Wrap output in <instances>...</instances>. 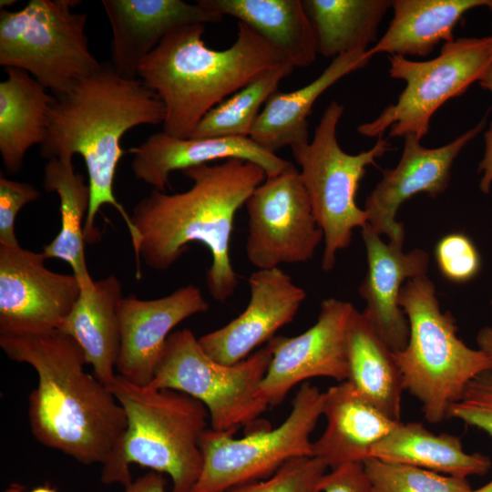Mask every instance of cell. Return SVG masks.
I'll list each match as a JSON object with an SVG mask.
<instances>
[{"label": "cell", "instance_id": "obj_31", "mask_svg": "<svg viewBox=\"0 0 492 492\" xmlns=\"http://www.w3.org/2000/svg\"><path fill=\"white\" fill-rule=\"evenodd\" d=\"M294 67H273L211 108L199 122L190 138L250 137L270 97Z\"/></svg>", "mask_w": 492, "mask_h": 492}, {"label": "cell", "instance_id": "obj_28", "mask_svg": "<svg viewBox=\"0 0 492 492\" xmlns=\"http://www.w3.org/2000/svg\"><path fill=\"white\" fill-rule=\"evenodd\" d=\"M370 457L460 477L484 476L492 466L488 456L466 453L458 436L434 434L415 422L398 421L372 448Z\"/></svg>", "mask_w": 492, "mask_h": 492}, {"label": "cell", "instance_id": "obj_22", "mask_svg": "<svg viewBox=\"0 0 492 492\" xmlns=\"http://www.w3.org/2000/svg\"><path fill=\"white\" fill-rule=\"evenodd\" d=\"M368 50H355L333 59L314 80L293 91H276L263 106L250 138L265 149H291L308 143V117L318 97L345 76L365 67Z\"/></svg>", "mask_w": 492, "mask_h": 492}, {"label": "cell", "instance_id": "obj_12", "mask_svg": "<svg viewBox=\"0 0 492 492\" xmlns=\"http://www.w3.org/2000/svg\"><path fill=\"white\" fill-rule=\"evenodd\" d=\"M246 255L258 270L313 259L323 232L315 220L299 169L293 164L267 177L245 203Z\"/></svg>", "mask_w": 492, "mask_h": 492}, {"label": "cell", "instance_id": "obj_30", "mask_svg": "<svg viewBox=\"0 0 492 492\" xmlns=\"http://www.w3.org/2000/svg\"><path fill=\"white\" fill-rule=\"evenodd\" d=\"M313 25L318 54L335 58L368 50L392 0H302Z\"/></svg>", "mask_w": 492, "mask_h": 492}, {"label": "cell", "instance_id": "obj_6", "mask_svg": "<svg viewBox=\"0 0 492 492\" xmlns=\"http://www.w3.org/2000/svg\"><path fill=\"white\" fill-rule=\"evenodd\" d=\"M399 305L409 323L407 345L395 353L404 390L421 403L429 423L439 424L466 385L492 371V357L457 337L456 320L450 312L441 311L435 285L426 275L405 282Z\"/></svg>", "mask_w": 492, "mask_h": 492}, {"label": "cell", "instance_id": "obj_27", "mask_svg": "<svg viewBox=\"0 0 492 492\" xmlns=\"http://www.w3.org/2000/svg\"><path fill=\"white\" fill-rule=\"evenodd\" d=\"M347 358V381L366 401L400 421L404 386L395 353L366 315L356 309L348 325Z\"/></svg>", "mask_w": 492, "mask_h": 492}, {"label": "cell", "instance_id": "obj_2", "mask_svg": "<svg viewBox=\"0 0 492 492\" xmlns=\"http://www.w3.org/2000/svg\"><path fill=\"white\" fill-rule=\"evenodd\" d=\"M55 97V96H54ZM165 108L158 95L139 78L120 77L109 61L55 97L48 112V129L39 154L48 159L80 155L86 164L90 205L84 226L85 241L96 242L95 220L103 205L113 206L123 218L135 253L139 245L130 215L114 194V179L124 149L122 137L140 125L163 124Z\"/></svg>", "mask_w": 492, "mask_h": 492}, {"label": "cell", "instance_id": "obj_20", "mask_svg": "<svg viewBox=\"0 0 492 492\" xmlns=\"http://www.w3.org/2000/svg\"><path fill=\"white\" fill-rule=\"evenodd\" d=\"M132 154L131 169L137 179L165 192L170 173L210 164L219 159H240L260 166L267 177L275 176L292 163L272 153L250 137L181 138L153 133Z\"/></svg>", "mask_w": 492, "mask_h": 492}, {"label": "cell", "instance_id": "obj_19", "mask_svg": "<svg viewBox=\"0 0 492 492\" xmlns=\"http://www.w3.org/2000/svg\"><path fill=\"white\" fill-rule=\"evenodd\" d=\"M361 230L368 265L359 287L366 302L363 313L387 346L397 353L409 339V323L399 305L400 291L405 282L426 275L428 254L421 249L404 252L403 243L384 242L368 223Z\"/></svg>", "mask_w": 492, "mask_h": 492}, {"label": "cell", "instance_id": "obj_3", "mask_svg": "<svg viewBox=\"0 0 492 492\" xmlns=\"http://www.w3.org/2000/svg\"><path fill=\"white\" fill-rule=\"evenodd\" d=\"M0 347L10 360L31 365L37 374L28 396L34 437L81 464L103 466L121 444L127 417L110 389L85 371L79 344L56 331L0 336Z\"/></svg>", "mask_w": 492, "mask_h": 492}, {"label": "cell", "instance_id": "obj_44", "mask_svg": "<svg viewBox=\"0 0 492 492\" xmlns=\"http://www.w3.org/2000/svg\"><path fill=\"white\" fill-rule=\"evenodd\" d=\"M15 3H16V1L15 0H1L0 1L1 9H5V6H10L14 5Z\"/></svg>", "mask_w": 492, "mask_h": 492}, {"label": "cell", "instance_id": "obj_25", "mask_svg": "<svg viewBox=\"0 0 492 492\" xmlns=\"http://www.w3.org/2000/svg\"><path fill=\"white\" fill-rule=\"evenodd\" d=\"M491 5L492 0H393V19L369 53L425 56L441 41L455 39L454 28L466 12Z\"/></svg>", "mask_w": 492, "mask_h": 492}, {"label": "cell", "instance_id": "obj_16", "mask_svg": "<svg viewBox=\"0 0 492 492\" xmlns=\"http://www.w3.org/2000/svg\"><path fill=\"white\" fill-rule=\"evenodd\" d=\"M209 308L201 291L193 284L154 300H140L132 294L123 297L118 307L117 374L133 384L149 385L172 329Z\"/></svg>", "mask_w": 492, "mask_h": 492}, {"label": "cell", "instance_id": "obj_15", "mask_svg": "<svg viewBox=\"0 0 492 492\" xmlns=\"http://www.w3.org/2000/svg\"><path fill=\"white\" fill-rule=\"evenodd\" d=\"M487 116L486 114L475 127L453 141L438 148L424 147L415 135L404 137L398 164L383 171L382 179L365 200L367 223L375 232L386 235L391 242H404V226L395 220L398 209L417 193L436 197L447 189L454 160L463 148L484 129Z\"/></svg>", "mask_w": 492, "mask_h": 492}, {"label": "cell", "instance_id": "obj_8", "mask_svg": "<svg viewBox=\"0 0 492 492\" xmlns=\"http://www.w3.org/2000/svg\"><path fill=\"white\" fill-rule=\"evenodd\" d=\"M272 358L269 343L234 364L216 362L190 329L173 332L149 386L184 393L207 408L210 428L237 431L249 426L269 407L260 385Z\"/></svg>", "mask_w": 492, "mask_h": 492}, {"label": "cell", "instance_id": "obj_41", "mask_svg": "<svg viewBox=\"0 0 492 492\" xmlns=\"http://www.w3.org/2000/svg\"><path fill=\"white\" fill-rule=\"evenodd\" d=\"M31 492H56V490L48 485L35 487Z\"/></svg>", "mask_w": 492, "mask_h": 492}, {"label": "cell", "instance_id": "obj_42", "mask_svg": "<svg viewBox=\"0 0 492 492\" xmlns=\"http://www.w3.org/2000/svg\"><path fill=\"white\" fill-rule=\"evenodd\" d=\"M470 492H492V480L486 484L485 486L476 489L471 490Z\"/></svg>", "mask_w": 492, "mask_h": 492}, {"label": "cell", "instance_id": "obj_40", "mask_svg": "<svg viewBox=\"0 0 492 492\" xmlns=\"http://www.w3.org/2000/svg\"><path fill=\"white\" fill-rule=\"evenodd\" d=\"M492 306V299L490 302ZM478 349L492 357V326L482 328L477 336Z\"/></svg>", "mask_w": 492, "mask_h": 492}, {"label": "cell", "instance_id": "obj_32", "mask_svg": "<svg viewBox=\"0 0 492 492\" xmlns=\"http://www.w3.org/2000/svg\"><path fill=\"white\" fill-rule=\"evenodd\" d=\"M364 467L372 492H470L466 477L445 476L425 468L374 457Z\"/></svg>", "mask_w": 492, "mask_h": 492}, {"label": "cell", "instance_id": "obj_35", "mask_svg": "<svg viewBox=\"0 0 492 492\" xmlns=\"http://www.w3.org/2000/svg\"><path fill=\"white\" fill-rule=\"evenodd\" d=\"M447 418L461 420L492 439V371L479 374L466 385L458 401L449 407Z\"/></svg>", "mask_w": 492, "mask_h": 492}, {"label": "cell", "instance_id": "obj_36", "mask_svg": "<svg viewBox=\"0 0 492 492\" xmlns=\"http://www.w3.org/2000/svg\"><path fill=\"white\" fill-rule=\"evenodd\" d=\"M40 196L31 184L15 181L0 174V244L19 246L15 232V218L21 209Z\"/></svg>", "mask_w": 492, "mask_h": 492}, {"label": "cell", "instance_id": "obj_21", "mask_svg": "<svg viewBox=\"0 0 492 492\" xmlns=\"http://www.w3.org/2000/svg\"><path fill=\"white\" fill-rule=\"evenodd\" d=\"M323 415L326 427L313 442L312 452L332 469L364 463L398 422L366 401L347 380L323 393Z\"/></svg>", "mask_w": 492, "mask_h": 492}, {"label": "cell", "instance_id": "obj_45", "mask_svg": "<svg viewBox=\"0 0 492 492\" xmlns=\"http://www.w3.org/2000/svg\"><path fill=\"white\" fill-rule=\"evenodd\" d=\"M489 9L492 11V5L489 7Z\"/></svg>", "mask_w": 492, "mask_h": 492}, {"label": "cell", "instance_id": "obj_13", "mask_svg": "<svg viewBox=\"0 0 492 492\" xmlns=\"http://www.w3.org/2000/svg\"><path fill=\"white\" fill-rule=\"evenodd\" d=\"M46 259L43 252L0 244V336L53 333L70 313L81 286L74 274L47 269Z\"/></svg>", "mask_w": 492, "mask_h": 492}, {"label": "cell", "instance_id": "obj_23", "mask_svg": "<svg viewBox=\"0 0 492 492\" xmlns=\"http://www.w3.org/2000/svg\"><path fill=\"white\" fill-rule=\"evenodd\" d=\"M117 276L94 281L80 295L58 330L81 347L94 376L109 388L115 376L120 347L118 307L123 299Z\"/></svg>", "mask_w": 492, "mask_h": 492}, {"label": "cell", "instance_id": "obj_17", "mask_svg": "<svg viewBox=\"0 0 492 492\" xmlns=\"http://www.w3.org/2000/svg\"><path fill=\"white\" fill-rule=\"evenodd\" d=\"M248 283L246 309L229 323L198 338L206 354L218 363L234 364L249 357L294 319L306 298L305 291L279 267L257 270Z\"/></svg>", "mask_w": 492, "mask_h": 492}, {"label": "cell", "instance_id": "obj_7", "mask_svg": "<svg viewBox=\"0 0 492 492\" xmlns=\"http://www.w3.org/2000/svg\"><path fill=\"white\" fill-rule=\"evenodd\" d=\"M344 106L332 101L315 128L311 141L292 148L300 175L310 198L318 226L323 232L322 269H333L336 253L347 248L353 230L367 223L364 210L356 204L359 183L369 165L391 149L386 138L378 137L373 148L359 154L344 152L336 130Z\"/></svg>", "mask_w": 492, "mask_h": 492}, {"label": "cell", "instance_id": "obj_4", "mask_svg": "<svg viewBox=\"0 0 492 492\" xmlns=\"http://www.w3.org/2000/svg\"><path fill=\"white\" fill-rule=\"evenodd\" d=\"M204 31L202 24L173 30L138 67V78L164 105L162 131L177 138H190L211 108L266 71L291 64L241 22L234 43L223 50L207 46Z\"/></svg>", "mask_w": 492, "mask_h": 492}, {"label": "cell", "instance_id": "obj_18", "mask_svg": "<svg viewBox=\"0 0 492 492\" xmlns=\"http://www.w3.org/2000/svg\"><path fill=\"white\" fill-rule=\"evenodd\" d=\"M112 40L110 64L128 79L138 78L141 61L173 30L193 24H215L223 16L198 1L102 0Z\"/></svg>", "mask_w": 492, "mask_h": 492}, {"label": "cell", "instance_id": "obj_10", "mask_svg": "<svg viewBox=\"0 0 492 492\" xmlns=\"http://www.w3.org/2000/svg\"><path fill=\"white\" fill-rule=\"evenodd\" d=\"M323 393L304 382L277 427L235 438L236 431L208 428L200 439L202 469L191 492H226L269 477L287 461L313 456L311 433L323 415Z\"/></svg>", "mask_w": 492, "mask_h": 492}, {"label": "cell", "instance_id": "obj_14", "mask_svg": "<svg viewBox=\"0 0 492 492\" xmlns=\"http://www.w3.org/2000/svg\"><path fill=\"white\" fill-rule=\"evenodd\" d=\"M354 309L348 302L327 298L308 330L268 342L272 358L260 395L269 406L280 405L292 387L310 378L329 377L339 383L348 379L347 331Z\"/></svg>", "mask_w": 492, "mask_h": 492}, {"label": "cell", "instance_id": "obj_11", "mask_svg": "<svg viewBox=\"0 0 492 492\" xmlns=\"http://www.w3.org/2000/svg\"><path fill=\"white\" fill-rule=\"evenodd\" d=\"M389 75L405 81L396 103L387 106L372 121L357 127L365 137L389 138L415 135L420 140L428 133L436 111L447 100L460 97L479 82L492 64V26L483 37H459L444 43L439 55L427 61L389 56Z\"/></svg>", "mask_w": 492, "mask_h": 492}, {"label": "cell", "instance_id": "obj_39", "mask_svg": "<svg viewBox=\"0 0 492 492\" xmlns=\"http://www.w3.org/2000/svg\"><path fill=\"white\" fill-rule=\"evenodd\" d=\"M124 492H166L163 474L151 470L125 487Z\"/></svg>", "mask_w": 492, "mask_h": 492}, {"label": "cell", "instance_id": "obj_43", "mask_svg": "<svg viewBox=\"0 0 492 492\" xmlns=\"http://www.w3.org/2000/svg\"><path fill=\"white\" fill-rule=\"evenodd\" d=\"M5 492H24L23 487L19 485H12Z\"/></svg>", "mask_w": 492, "mask_h": 492}, {"label": "cell", "instance_id": "obj_5", "mask_svg": "<svg viewBox=\"0 0 492 492\" xmlns=\"http://www.w3.org/2000/svg\"><path fill=\"white\" fill-rule=\"evenodd\" d=\"M109 389L125 411L127 429L102 466L101 482L127 487L135 463L167 474L171 492H191L202 469L200 439L210 423L206 406L179 391L138 385L118 374Z\"/></svg>", "mask_w": 492, "mask_h": 492}, {"label": "cell", "instance_id": "obj_1", "mask_svg": "<svg viewBox=\"0 0 492 492\" xmlns=\"http://www.w3.org/2000/svg\"><path fill=\"white\" fill-rule=\"evenodd\" d=\"M182 173L192 181L189 190L173 194L153 190L132 210L131 221L139 237L137 276L140 259L154 270L165 271L189 251L190 242L198 241L211 254L208 291L223 302L239 283L230 255L234 218L265 180L266 173L240 159L190 168Z\"/></svg>", "mask_w": 492, "mask_h": 492}, {"label": "cell", "instance_id": "obj_37", "mask_svg": "<svg viewBox=\"0 0 492 492\" xmlns=\"http://www.w3.org/2000/svg\"><path fill=\"white\" fill-rule=\"evenodd\" d=\"M321 492H372L363 463H350L325 473L319 485Z\"/></svg>", "mask_w": 492, "mask_h": 492}, {"label": "cell", "instance_id": "obj_9", "mask_svg": "<svg viewBox=\"0 0 492 492\" xmlns=\"http://www.w3.org/2000/svg\"><path fill=\"white\" fill-rule=\"evenodd\" d=\"M76 0H31L0 12V65L28 72L55 97L99 67L86 35L87 15Z\"/></svg>", "mask_w": 492, "mask_h": 492}, {"label": "cell", "instance_id": "obj_26", "mask_svg": "<svg viewBox=\"0 0 492 492\" xmlns=\"http://www.w3.org/2000/svg\"><path fill=\"white\" fill-rule=\"evenodd\" d=\"M205 7L235 17L276 47L294 67L312 65L316 39L302 0H198Z\"/></svg>", "mask_w": 492, "mask_h": 492}, {"label": "cell", "instance_id": "obj_38", "mask_svg": "<svg viewBox=\"0 0 492 492\" xmlns=\"http://www.w3.org/2000/svg\"><path fill=\"white\" fill-rule=\"evenodd\" d=\"M479 86L492 94V64L478 82ZM485 150L483 159L478 165V172L481 173L479 189L488 194L492 186V121L484 134Z\"/></svg>", "mask_w": 492, "mask_h": 492}, {"label": "cell", "instance_id": "obj_24", "mask_svg": "<svg viewBox=\"0 0 492 492\" xmlns=\"http://www.w3.org/2000/svg\"><path fill=\"white\" fill-rule=\"evenodd\" d=\"M0 82V154L10 174L19 172L28 149L45 142L55 97L28 72L6 67Z\"/></svg>", "mask_w": 492, "mask_h": 492}, {"label": "cell", "instance_id": "obj_29", "mask_svg": "<svg viewBox=\"0 0 492 492\" xmlns=\"http://www.w3.org/2000/svg\"><path fill=\"white\" fill-rule=\"evenodd\" d=\"M72 159H51L45 166L43 187L59 197L61 228L42 252L46 259L56 258L68 263L81 288H85L94 282L86 262L84 235L90 189L83 175L75 171Z\"/></svg>", "mask_w": 492, "mask_h": 492}, {"label": "cell", "instance_id": "obj_34", "mask_svg": "<svg viewBox=\"0 0 492 492\" xmlns=\"http://www.w3.org/2000/svg\"><path fill=\"white\" fill-rule=\"evenodd\" d=\"M436 261L442 275L457 283L473 280L479 272L481 260L472 241L463 233L443 237L435 250Z\"/></svg>", "mask_w": 492, "mask_h": 492}, {"label": "cell", "instance_id": "obj_33", "mask_svg": "<svg viewBox=\"0 0 492 492\" xmlns=\"http://www.w3.org/2000/svg\"><path fill=\"white\" fill-rule=\"evenodd\" d=\"M328 466L313 456L287 461L266 480H258L226 492H321L320 481Z\"/></svg>", "mask_w": 492, "mask_h": 492}]
</instances>
